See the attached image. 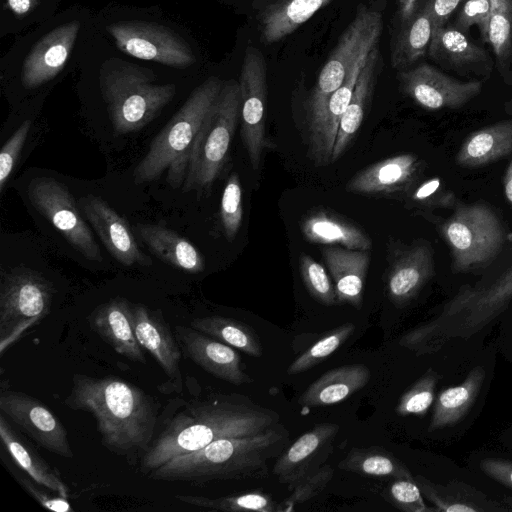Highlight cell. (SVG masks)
I'll list each match as a JSON object with an SVG mask.
<instances>
[{
  "instance_id": "cell-39",
  "label": "cell",
  "mask_w": 512,
  "mask_h": 512,
  "mask_svg": "<svg viewBox=\"0 0 512 512\" xmlns=\"http://www.w3.org/2000/svg\"><path fill=\"white\" fill-rule=\"evenodd\" d=\"M180 502L206 510L240 512H278V505L271 496L260 491H253L230 496L210 498L199 495L176 494Z\"/></svg>"
},
{
  "instance_id": "cell-17",
  "label": "cell",
  "mask_w": 512,
  "mask_h": 512,
  "mask_svg": "<svg viewBox=\"0 0 512 512\" xmlns=\"http://www.w3.org/2000/svg\"><path fill=\"white\" fill-rule=\"evenodd\" d=\"M130 318L141 348L153 356L169 377L173 389L177 393H181L183 379L180 371V360L183 354L161 311L149 310L141 304L131 305Z\"/></svg>"
},
{
  "instance_id": "cell-12",
  "label": "cell",
  "mask_w": 512,
  "mask_h": 512,
  "mask_svg": "<svg viewBox=\"0 0 512 512\" xmlns=\"http://www.w3.org/2000/svg\"><path fill=\"white\" fill-rule=\"evenodd\" d=\"M238 82L241 94V140L252 168L258 170L263 152L269 147L265 129L267 64L258 48H246Z\"/></svg>"
},
{
  "instance_id": "cell-11",
  "label": "cell",
  "mask_w": 512,
  "mask_h": 512,
  "mask_svg": "<svg viewBox=\"0 0 512 512\" xmlns=\"http://www.w3.org/2000/svg\"><path fill=\"white\" fill-rule=\"evenodd\" d=\"M28 198L36 210L86 259L102 260L100 247L66 185L52 177L35 178L29 184Z\"/></svg>"
},
{
  "instance_id": "cell-48",
  "label": "cell",
  "mask_w": 512,
  "mask_h": 512,
  "mask_svg": "<svg viewBox=\"0 0 512 512\" xmlns=\"http://www.w3.org/2000/svg\"><path fill=\"white\" fill-rule=\"evenodd\" d=\"M490 12L491 0H467L459 12L456 27L463 31L477 25L485 39Z\"/></svg>"
},
{
  "instance_id": "cell-38",
  "label": "cell",
  "mask_w": 512,
  "mask_h": 512,
  "mask_svg": "<svg viewBox=\"0 0 512 512\" xmlns=\"http://www.w3.org/2000/svg\"><path fill=\"white\" fill-rule=\"evenodd\" d=\"M428 51L436 61L454 66L486 59L484 50L474 44L462 30L445 25L434 29Z\"/></svg>"
},
{
  "instance_id": "cell-55",
  "label": "cell",
  "mask_w": 512,
  "mask_h": 512,
  "mask_svg": "<svg viewBox=\"0 0 512 512\" xmlns=\"http://www.w3.org/2000/svg\"><path fill=\"white\" fill-rule=\"evenodd\" d=\"M503 186L505 197L512 207V160L510 161L509 166L506 170L503 180Z\"/></svg>"
},
{
  "instance_id": "cell-28",
  "label": "cell",
  "mask_w": 512,
  "mask_h": 512,
  "mask_svg": "<svg viewBox=\"0 0 512 512\" xmlns=\"http://www.w3.org/2000/svg\"><path fill=\"white\" fill-rule=\"evenodd\" d=\"M10 420L0 412V439L15 463L33 480L63 497L69 496V487L59 471L41 457L38 451L17 430Z\"/></svg>"
},
{
  "instance_id": "cell-35",
  "label": "cell",
  "mask_w": 512,
  "mask_h": 512,
  "mask_svg": "<svg viewBox=\"0 0 512 512\" xmlns=\"http://www.w3.org/2000/svg\"><path fill=\"white\" fill-rule=\"evenodd\" d=\"M434 32V23L428 1L411 21L402 24L391 48L393 68L403 70L418 61L428 50Z\"/></svg>"
},
{
  "instance_id": "cell-44",
  "label": "cell",
  "mask_w": 512,
  "mask_h": 512,
  "mask_svg": "<svg viewBox=\"0 0 512 512\" xmlns=\"http://www.w3.org/2000/svg\"><path fill=\"white\" fill-rule=\"evenodd\" d=\"M243 218L242 189L237 173H232L224 187L220 219L225 237L231 241L237 235Z\"/></svg>"
},
{
  "instance_id": "cell-52",
  "label": "cell",
  "mask_w": 512,
  "mask_h": 512,
  "mask_svg": "<svg viewBox=\"0 0 512 512\" xmlns=\"http://www.w3.org/2000/svg\"><path fill=\"white\" fill-rule=\"evenodd\" d=\"M425 4L424 0H399L397 16L401 25L416 17L424 8Z\"/></svg>"
},
{
  "instance_id": "cell-16",
  "label": "cell",
  "mask_w": 512,
  "mask_h": 512,
  "mask_svg": "<svg viewBox=\"0 0 512 512\" xmlns=\"http://www.w3.org/2000/svg\"><path fill=\"white\" fill-rule=\"evenodd\" d=\"M383 27L374 31L361 47L342 85L331 95L316 126L307 133L309 156L315 165H327L331 161L333 146L340 120L350 102L358 75L368 53L379 44Z\"/></svg>"
},
{
  "instance_id": "cell-13",
  "label": "cell",
  "mask_w": 512,
  "mask_h": 512,
  "mask_svg": "<svg viewBox=\"0 0 512 512\" xmlns=\"http://www.w3.org/2000/svg\"><path fill=\"white\" fill-rule=\"evenodd\" d=\"M107 31L119 50L132 57L163 65L187 68L196 57L189 44L174 30L148 21H119Z\"/></svg>"
},
{
  "instance_id": "cell-20",
  "label": "cell",
  "mask_w": 512,
  "mask_h": 512,
  "mask_svg": "<svg viewBox=\"0 0 512 512\" xmlns=\"http://www.w3.org/2000/svg\"><path fill=\"white\" fill-rule=\"evenodd\" d=\"M340 427L325 422L315 425L283 451L272 472L280 483L292 489L298 482L316 471L332 450V443Z\"/></svg>"
},
{
  "instance_id": "cell-53",
  "label": "cell",
  "mask_w": 512,
  "mask_h": 512,
  "mask_svg": "<svg viewBox=\"0 0 512 512\" xmlns=\"http://www.w3.org/2000/svg\"><path fill=\"white\" fill-rule=\"evenodd\" d=\"M40 0H7L8 8L17 16L29 13Z\"/></svg>"
},
{
  "instance_id": "cell-23",
  "label": "cell",
  "mask_w": 512,
  "mask_h": 512,
  "mask_svg": "<svg viewBox=\"0 0 512 512\" xmlns=\"http://www.w3.org/2000/svg\"><path fill=\"white\" fill-rule=\"evenodd\" d=\"M434 275L433 250L417 241L393 259L386 279L389 299L397 306L408 304Z\"/></svg>"
},
{
  "instance_id": "cell-18",
  "label": "cell",
  "mask_w": 512,
  "mask_h": 512,
  "mask_svg": "<svg viewBox=\"0 0 512 512\" xmlns=\"http://www.w3.org/2000/svg\"><path fill=\"white\" fill-rule=\"evenodd\" d=\"M175 332L182 354L212 376L238 386L254 381L243 370L241 357L232 346L193 327L177 325Z\"/></svg>"
},
{
  "instance_id": "cell-54",
  "label": "cell",
  "mask_w": 512,
  "mask_h": 512,
  "mask_svg": "<svg viewBox=\"0 0 512 512\" xmlns=\"http://www.w3.org/2000/svg\"><path fill=\"white\" fill-rule=\"evenodd\" d=\"M439 181L438 179L430 180L423 185H421L412 195V199L425 202L428 198L433 194V192L438 188Z\"/></svg>"
},
{
  "instance_id": "cell-4",
  "label": "cell",
  "mask_w": 512,
  "mask_h": 512,
  "mask_svg": "<svg viewBox=\"0 0 512 512\" xmlns=\"http://www.w3.org/2000/svg\"><path fill=\"white\" fill-rule=\"evenodd\" d=\"M512 301V262L494 280L464 285L432 319L409 330L399 345L416 355L438 351L452 339H467L503 313Z\"/></svg>"
},
{
  "instance_id": "cell-7",
  "label": "cell",
  "mask_w": 512,
  "mask_h": 512,
  "mask_svg": "<svg viewBox=\"0 0 512 512\" xmlns=\"http://www.w3.org/2000/svg\"><path fill=\"white\" fill-rule=\"evenodd\" d=\"M241 112L239 82H224L221 92L206 116L191 149L183 192L198 194L210 190L221 173Z\"/></svg>"
},
{
  "instance_id": "cell-42",
  "label": "cell",
  "mask_w": 512,
  "mask_h": 512,
  "mask_svg": "<svg viewBox=\"0 0 512 512\" xmlns=\"http://www.w3.org/2000/svg\"><path fill=\"white\" fill-rule=\"evenodd\" d=\"M440 376L435 371L427 370L400 397L395 411L400 416H423L434 401L435 387Z\"/></svg>"
},
{
  "instance_id": "cell-37",
  "label": "cell",
  "mask_w": 512,
  "mask_h": 512,
  "mask_svg": "<svg viewBox=\"0 0 512 512\" xmlns=\"http://www.w3.org/2000/svg\"><path fill=\"white\" fill-rule=\"evenodd\" d=\"M338 468L362 475L413 478L410 470L393 453L380 446L353 448Z\"/></svg>"
},
{
  "instance_id": "cell-22",
  "label": "cell",
  "mask_w": 512,
  "mask_h": 512,
  "mask_svg": "<svg viewBox=\"0 0 512 512\" xmlns=\"http://www.w3.org/2000/svg\"><path fill=\"white\" fill-rule=\"evenodd\" d=\"M417 155L404 153L373 163L347 182L348 192L366 196H389L407 191L421 170Z\"/></svg>"
},
{
  "instance_id": "cell-34",
  "label": "cell",
  "mask_w": 512,
  "mask_h": 512,
  "mask_svg": "<svg viewBox=\"0 0 512 512\" xmlns=\"http://www.w3.org/2000/svg\"><path fill=\"white\" fill-rule=\"evenodd\" d=\"M485 375V369L476 366L469 371L463 382L442 390L433 408L429 431L443 429L459 422L476 401Z\"/></svg>"
},
{
  "instance_id": "cell-33",
  "label": "cell",
  "mask_w": 512,
  "mask_h": 512,
  "mask_svg": "<svg viewBox=\"0 0 512 512\" xmlns=\"http://www.w3.org/2000/svg\"><path fill=\"white\" fill-rule=\"evenodd\" d=\"M304 237L311 243L340 245L348 249L369 251L372 242L356 225L328 211L309 214L301 224Z\"/></svg>"
},
{
  "instance_id": "cell-40",
  "label": "cell",
  "mask_w": 512,
  "mask_h": 512,
  "mask_svg": "<svg viewBox=\"0 0 512 512\" xmlns=\"http://www.w3.org/2000/svg\"><path fill=\"white\" fill-rule=\"evenodd\" d=\"M354 331L355 325L353 323H344L329 331L297 357L287 368V373L296 375L325 361L352 336Z\"/></svg>"
},
{
  "instance_id": "cell-56",
  "label": "cell",
  "mask_w": 512,
  "mask_h": 512,
  "mask_svg": "<svg viewBox=\"0 0 512 512\" xmlns=\"http://www.w3.org/2000/svg\"><path fill=\"white\" fill-rule=\"evenodd\" d=\"M503 500L509 510H512V497L505 496Z\"/></svg>"
},
{
  "instance_id": "cell-6",
  "label": "cell",
  "mask_w": 512,
  "mask_h": 512,
  "mask_svg": "<svg viewBox=\"0 0 512 512\" xmlns=\"http://www.w3.org/2000/svg\"><path fill=\"white\" fill-rule=\"evenodd\" d=\"M152 70L121 59L103 62L99 87L116 135L141 130L176 94L173 83L156 84Z\"/></svg>"
},
{
  "instance_id": "cell-36",
  "label": "cell",
  "mask_w": 512,
  "mask_h": 512,
  "mask_svg": "<svg viewBox=\"0 0 512 512\" xmlns=\"http://www.w3.org/2000/svg\"><path fill=\"white\" fill-rule=\"evenodd\" d=\"M190 325L194 329L245 354L253 357L263 355V348L258 335L253 328L241 321L223 316H207L193 319Z\"/></svg>"
},
{
  "instance_id": "cell-51",
  "label": "cell",
  "mask_w": 512,
  "mask_h": 512,
  "mask_svg": "<svg viewBox=\"0 0 512 512\" xmlns=\"http://www.w3.org/2000/svg\"><path fill=\"white\" fill-rule=\"evenodd\" d=\"M462 1L463 0H429L428 5L434 23V29L444 26L447 19Z\"/></svg>"
},
{
  "instance_id": "cell-41",
  "label": "cell",
  "mask_w": 512,
  "mask_h": 512,
  "mask_svg": "<svg viewBox=\"0 0 512 512\" xmlns=\"http://www.w3.org/2000/svg\"><path fill=\"white\" fill-rule=\"evenodd\" d=\"M494 53L507 56L512 43V0H491V12L484 39Z\"/></svg>"
},
{
  "instance_id": "cell-29",
  "label": "cell",
  "mask_w": 512,
  "mask_h": 512,
  "mask_svg": "<svg viewBox=\"0 0 512 512\" xmlns=\"http://www.w3.org/2000/svg\"><path fill=\"white\" fill-rule=\"evenodd\" d=\"M414 479L422 495L435 506L437 511L494 512L509 510L506 504L502 505L460 481H451L442 485L433 483L421 475H417Z\"/></svg>"
},
{
  "instance_id": "cell-1",
  "label": "cell",
  "mask_w": 512,
  "mask_h": 512,
  "mask_svg": "<svg viewBox=\"0 0 512 512\" xmlns=\"http://www.w3.org/2000/svg\"><path fill=\"white\" fill-rule=\"evenodd\" d=\"M279 419L274 410L234 393L171 399L159 415L152 444L141 458L139 470L147 476L173 457L221 438L261 433L277 425Z\"/></svg>"
},
{
  "instance_id": "cell-50",
  "label": "cell",
  "mask_w": 512,
  "mask_h": 512,
  "mask_svg": "<svg viewBox=\"0 0 512 512\" xmlns=\"http://www.w3.org/2000/svg\"><path fill=\"white\" fill-rule=\"evenodd\" d=\"M480 468L491 479L512 490V462L501 458H485Z\"/></svg>"
},
{
  "instance_id": "cell-2",
  "label": "cell",
  "mask_w": 512,
  "mask_h": 512,
  "mask_svg": "<svg viewBox=\"0 0 512 512\" xmlns=\"http://www.w3.org/2000/svg\"><path fill=\"white\" fill-rule=\"evenodd\" d=\"M64 404L93 416L107 450L125 458L131 466L140 464L152 444L159 419L153 396L116 376L76 373Z\"/></svg>"
},
{
  "instance_id": "cell-5",
  "label": "cell",
  "mask_w": 512,
  "mask_h": 512,
  "mask_svg": "<svg viewBox=\"0 0 512 512\" xmlns=\"http://www.w3.org/2000/svg\"><path fill=\"white\" fill-rule=\"evenodd\" d=\"M223 84L220 78L211 76L191 92L134 169L136 184L154 181L167 170V182L173 188L183 185L194 140Z\"/></svg>"
},
{
  "instance_id": "cell-49",
  "label": "cell",
  "mask_w": 512,
  "mask_h": 512,
  "mask_svg": "<svg viewBox=\"0 0 512 512\" xmlns=\"http://www.w3.org/2000/svg\"><path fill=\"white\" fill-rule=\"evenodd\" d=\"M19 484L25 489L41 506L57 512H73L74 509L66 497L59 494H49L45 486L37 483L28 474L15 476Z\"/></svg>"
},
{
  "instance_id": "cell-47",
  "label": "cell",
  "mask_w": 512,
  "mask_h": 512,
  "mask_svg": "<svg viewBox=\"0 0 512 512\" xmlns=\"http://www.w3.org/2000/svg\"><path fill=\"white\" fill-rule=\"evenodd\" d=\"M31 127L30 120L24 121L3 145L0 153V192L13 171Z\"/></svg>"
},
{
  "instance_id": "cell-19",
  "label": "cell",
  "mask_w": 512,
  "mask_h": 512,
  "mask_svg": "<svg viewBox=\"0 0 512 512\" xmlns=\"http://www.w3.org/2000/svg\"><path fill=\"white\" fill-rule=\"evenodd\" d=\"M83 214L109 253L125 266H149L152 260L138 247L127 221L105 200L94 195L80 199Z\"/></svg>"
},
{
  "instance_id": "cell-14",
  "label": "cell",
  "mask_w": 512,
  "mask_h": 512,
  "mask_svg": "<svg viewBox=\"0 0 512 512\" xmlns=\"http://www.w3.org/2000/svg\"><path fill=\"white\" fill-rule=\"evenodd\" d=\"M0 412L40 447L63 458L74 457L65 426L37 398L2 386Z\"/></svg>"
},
{
  "instance_id": "cell-30",
  "label": "cell",
  "mask_w": 512,
  "mask_h": 512,
  "mask_svg": "<svg viewBox=\"0 0 512 512\" xmlns=\"http://www.w3.org/2000/svg\"><path fill=\"white\" fill-rule=\"evenodd\" d=\"M333 0H276L258 15L261 41L272 44L292 34Z\"/></svg>"
},
{
  "instance_id": "cell-21",
  "label": "cell",
  "mask_w": 512,
  "mask_h": 512,
  "mask_svg": "<svg viewBox=\"0 0 512 512\" xmlns=\"http://www.w3.org/2000/svg\"><path fill=\"white\" fill-rule=\"evenodd\" d=\"M79 30V21L73 20L52 29L39 39L23 61L21 83L24 88L35 89L62 71Z\"/></svg>"
},
{
  "instance_id": "cell-10",
  "label": "cell",
  "mask_w": 512,
  "mask_h": 512,
  "mask_svg": "<svg viewBox=\"0 0 512 512\" xmlns=\"http://www.w3.org/2000/svg\"><path fill=\"white\" fill-rule=\"evenodd\" d=\"M383 27L380 12L360 5L353 20L338 39L322 67L307 103V133L318 123L331 95L342 85L361 47L369 36Z\"/></svg>"
},
{
  "instance_id": "cell-15",
  "label": "cell",
  "mask_w": 512,
  "mask_h": 512,
  "mask_svg": "<svg viewBox=\"0 0 512 512\" xmlns=\"http://www.w3.org/2000/svg\"><path fill=\"white\" fill-rule=\"evenodd\" d=\"M402 91L426 110L458 109L476 97L482 81H459L426 63L401 70Z\"/></svg>"
},
{
  "instance_id": "cell-45",
  "label": "cell",
  "mask_w": 512,
  "mask_h": 512,
  "mask_svg": "<svg viewBox=\"0 0 512 512\" xmlns=\"http://www.w3.org/2000/svg\"><path fill=\"white\" fill-rule=\"evenodd\" d=\"M333 475L334 469L330 465L319 467L292 488L293 491L290 496L278 505V512L291 511L295 505L302 504L317 496L324 490Z\"/></svg>"
},
{
  "instance_id": "cell-26",
  "label": "cell",
  "mask_w": 512,
  "mask_h": 512,
  "mask_svg": "<svg viewBox=\"0 0 512 512\" xmlns=\"http://www.w3.org/2000/svg\"><path fill=\"white\" fill-rule=\"evenodd\" d=\"M380 59L379 44H377L367 55L365 64L358 75L348 107L340 120L330 163L335 162L341 157L362 124L375 88L380 68Z\"/></svg>"
},
{
  "instance_id": "cell-57",
  "label": "cell",
  "mask_w": 512,
  "mask_h": 512,
  "mask_svg": "<svg viewBox=\"0 0 512 512\" xmlns=\"http://www.w3.org/2000/svg\"><path fill=\"white\" fill-rule=\"evenodd\" d=\"M506 109H507L508 113L512 114V99H511V101L507 104V108H506Z\"/></svg>"
},
{
  "instance_id": "cell-46",
  "label": "cell",
  "mask_w": 512,
  "mask_h": 512,
  "mask_svg": "<svg viewBox=\"0 0 512 512\" xmlns=\"http://www.w3.org/2000/svg\"><path fill=\"white\" fill-rule=\"evenodd\" d=\"M386 496L394 507L404 512L437 511L426 507L414 478H396L387 487Z\"/></svg>"
},
{
  "instance_id": "cell-27",
  "label": "cell",
  "mask_w": 512,
  "mask_h": 512,
  "mask_svg": "<svg viewBox=\"0 0 512 512\" xmlns=\"http://www.w3.org/2000/svg\"><path fill=\"white\" fill-rule=\"evenodd\" d=\"M371 378L364 364H349L333 368L312 382L298 398L304 407H322L344 401L364 388Z\"/></svg>"
},
{
  "instance_id": "cell-24",
  "label": "cell",
  "mask_w": 512,
  "mask_h": 512,
  "mask_svg": "<svg viewBox=\"0 0 512 512\" xmlns=\"http://www.w3.org/2000/svg\"><path fill=\"white\" fill-rule=\"evenodd\" d=\"M131 304L116 297L97 306L88 316L90 328L118 354L141 364L146 363L130 318Z\"/></svg>"
},
{
  "instance_id": "cell-9",
  "label": "cell",
  "mask_w": 512,
  "mask_h": 512,
  "mask_svg": "<svg viewBox=\"0 0 512 512\" xmlns=\"http://www.w3.org/2000/svg\"><path fill=\"white\" fill-rule=\"evenodd\" d=\"M454 272L482 267L500 252L505 234L497 215L481 203L459 205L440 226Z\"/></svg>"
},
{
  "instance_id": "cell-43",
  "label": "cell",
  "mask_w": 512,
  "mask_h": 512,
  "mask_svg": "<svg viewBox=\"0 0 512 512\" xmlns=\"http://www.w3.org/2000/svg\"><path fill=\"white\" fill-rule=\"evenodd\" d=\"M299 270L310 295L325 306L338 304L334 283L325 268L310 255L299 258Z\"/></svg>"
},
{
  "instance_id": "cell-32",
  "label": "cell",
  "mask_w": 512,
  "mask_h": 512,
  "mask_svg": "<svg viewBox=\"0 0 512 512\" xmlns=\"http://www.w3.org/2000/svg\"><path fill=\"white\" fill-rule=\"evenodd\" d=\"M512 152V119L472 132L455 156L457 165L475 168L487 165Z\"/></svg>"
},
{
  "instance_id": "cell-8",
  "label": "cell",
  "mask_w": 512,
  "mask_h": 512,
  "mask_svg": "<svg viewBox=\"0 0 512 512\" xmlns=\"http://www.w3.org/2000/svg\"><path fill=\"white\" fill-rule=\"evenodd\" d=\"M54 289L39 272L17 267L2 272L0 283V354L38 325L51 311Z\"/></svg>"
},
{
  "instance_id": "cell-3",
  "label": "cell",
  "mask_w": 512,
  "mask_h": 512,
  "mask_svg": "<svg viewBox=\"0 0 512 512\" xmlns=\"http://www.w3.org/2000/svg\"><path fill=\"white\" fill-rule=\"evenodd\" d=\"M287 442L288 431L277 424L255 435L221 438L173 457L147 477L190 484L244 479L263 472L267 461L279 455Z\"/></svg>"
},
{
  "instance_id": "cell-31",
  "label": "cell",
  "mask_w": 512,
  "mask_h": 512,
  "mask_svg": "<svg viewBox=\"0 0 512 512\" xmlns=\"http://www.w3.org/2000/svg\"><path fill=\"white\" fill-rule=\"evenodd\" d=\"M137 231L151 252L162 261L188 273H200L205 268L198 249L175 231L155 224H139Z\"/></svg>"
},
{
  "instance_id": "cell-25",
  "label": "cell",
  "mask_w": 512,
  "mask_h": 512,
  "mask_svg": "<svg viewBox=\"0 0 512 512\" xmlns=\"http://www.w3.org/2000/svg\"><path fill=\"white\" fill-rule=\"evenodd\" d=\"M322 257L332 276L338 304L360 309L370 263L369 251L327 247L323 249Z\"/></svg>"
}]
</instances>
